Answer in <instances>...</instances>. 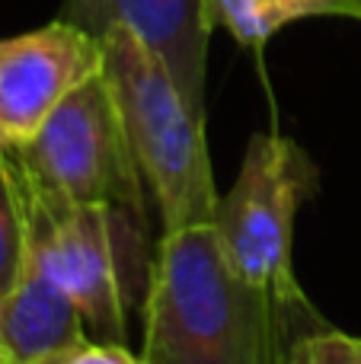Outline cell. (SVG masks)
<instances>
[{"instance_id":"obj_1","label":"cell","mask_w":361,"mask_h":364,"mask_svg":"<svg viewBox=\"0 0 361 364\" xmlns=\"http://www.w3.org/2000/svg\"><path fill=\"white\" fill-rule=\"evenodd\" d=\"M323 326L230 265L215 224L163 230L144 291V364H288L291 346Z\"/></svg>"},{"instance_id":"obj_2","label":"cell","mask_w":361,"mask_h":364,"mask_svg":"<svg viewBox=\"0 0 361 364\" xmlns=\"http://www.w3.org/2000/svg\"><path fill=\"white\" fill-rule=\"evenodd\" d=\"M99 45L102 74L163 230L211 224L221 195L211 173L205 119L185 102L163 58L131 26H109Z\"/></svg>"},{"instance_id":"obj_3","label":"cell","mask_w":361,"mask_h":364,"mask_svg":"<svg viewBox=\"0 0 361 364\" xmlns=\"http://www.w3.org/2000/svg\"><path fill=\"white\" fill-rule=\"evenodd\" d=\"M13 157L26 201L29 250L58 278L99 342H125L128 314L144 304L153 250L147 220L115 205H87L45 188Z\"/></svg>"},{"instance_id":"obj_4","label":"cell","mask_w":361,"mask_h":364,"mask_svg":"<svg viewBox=\"0 0 361 364\" xmlns=\"http://www.w3.org/2000/svg\"><path fill=\"white\" fill-rule=\"evenodd\" d=\"M313 192L317 166L298 141L253 134L211 220L230 265L291 307H313L294 275V218Z\"/></svg>"},{"instance_id":"obj_5","label":"cell","mask_w":361,"mask_h":364,"mask_svg":"<svg viewBox=\"0 0 361 364\" xmlns=\"http://www.w3.org/2000/svg\"><path fill=\"white\" fill-rule=\"evenodd\" d=\"M36 182L87 205H115L147 220V182L128 147L102 70L68 93L38 134L13 147Z\"/></svg>"},{"instance_id":"obj_6","label":"cell","mask_w":361,"mask_h":364,"mask_svg":"<svg viewBox=\"0 0 361 364\" xmlns=\"http://www.w3.org/2000/svg\"><path fill=\"white\" fill-rule=\"evenodd\" d=\"M102 70V45L70 19L0 38V144L23 147L58 102Z\"/></svg>"},{"instance_id":"obj_7","label":"cell","mask_w":361,"mask_h":364,"mask_svg":"<svg viewBox=\"0 0 361 364\" xmlns=\"http://www.w3.org/2000/svg\"><path fill=\"white\" fill-rule=\"evenodd\" d=\"M64 19L96 38L109 26H131L170 68L185 102L205 119L211 26L205 0H64Z\"/></svg>"},{"instance_id":"obj_8","label":"cell","mask_w":361,"mask_h":364,"mask_svg":"<svg viewBox=\"0 0 361 364\" xmlns=\"http://www.w3.org/2000/svg\"><path fill=\"white\" fill-rule=\"evenodd\" d=\"M77 301L29 250L13 294L0 304V358L6 364H38L90 339Z\"/></svg>"},{"instance_id":"obj_9","label":"cell","mask_w":361,"mask_h":364,"mask_svg":"<svg viewBox=\"0 0 361 364\" xmlns=\"http://www.w3.org/2000/svg\"><path fill=\"white\" fill-rule=\"evenodd\" d=\"M205 16L211 32L224 29L243 48L262 51L275 32L298 19L336 16L361 23V0H205Z\"/></svg>"},{"instance_id":"obj_10","label":"cell","mask_w":361,"mask_h":364,"mask_svg":"<svg viewBox=\"0 0 361 364\" xmlns=\"http://www.w3.org/2000/svg\"><path fill=\"white\" fill-rule=\"evenodd\" d=\"M29 256V227H26V201L19 188L16 166L10 151L0 154V304L13 294Z\"/></svg>"},{"instance_id":"obj_11","label":"cell","mask_w":361,"mask_h":364,"mask_svg":"<svg viewBox=\"0 0 361 364\" xmlns=\"http://www.w3.org/2000/svg\"><path fill=\"white\" fill-rule=\"evenodd\" d=\"M288 364H361V336H349L333 326H313L298 336Z\"/></svg>"},{"instance_id":"obj_12","label":"cell","mask_w":361,"mask_h":364,"mask_svg":"<svg viewBox=\"0 0 361 364\" xmlns=\"http://www.w3.org/2000/svg\"><path fill=\"white\" fill-rule=\"evenodd\" d=\"M38 364H144V358L134 352H128L125 342H99V339H87L74 348L51 355V358L38 361Z\"/></svg>"},{"instance_id":"obj_13","label":"cell","mask_w":361,"mask_h":364,"mask_svg":"<svg viewBox=\"0 0 361 364\" xmlns=\"http://www.w3.org/2000/svg\"><path fill=\"white\" fill-rule=\"evenodd\" d=\"M0 154H4V144H0Z\"/></svg>"},{"instance_id":"obj_14","label":"cell","mask_w":361,"mask_h":364,"mask_svg":"<svg viewBox=\"0 0 361 364\" xmlns=\"http://www.w3.org/2000/svg\"><path fill=\"white\" fill-rule=\"evenodd\" d=\"M0 364H6V361H4V358H0Z\"/></svg>"}]
</instances>
